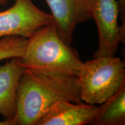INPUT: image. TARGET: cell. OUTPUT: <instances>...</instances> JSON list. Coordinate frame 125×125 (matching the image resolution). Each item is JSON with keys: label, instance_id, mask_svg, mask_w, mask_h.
<instances>
[{"label": "cell", "instance_id": "obj_1", "mask_svg": "<svg viewBox=\"0 0 125 125\" xmlns=\"http://www.w3.org/2000/svg\"><path fill=\"white\" fill-rule=\"evenodd\" d=\"M19 125H36L43 113L54 103H82L78 77L51 75L24 68L17 90Z\"/></svg>", "mask_w": 125, "mask_h": 125}, {"label": "cell", "instance_id": "obj_2", "mask_svg": "<svg viewBox=\"0 0 125 125\" xmlns=\"http://www.w3.org/2000/svg\"><path fill=\"white\" fill-rule=\"evenodd\" d=\"M21 65L51 75L78 77L83 62L78 52L59 36L53 22L36 31L29 38Z\"/></svg>", "mask_w": 125, "mask_h": 125}, {"label": "cell", "instance_id": "obj_3", "mask_svg": "<svg viewBox=\"0 0 125 125\" xmlns=\"http://www.w3.org/2000/svg\"><path fill=\"white\" fill-rule=\"evenodd\" d=\"M78 78L82 101L101 104L125 82V62L115 56L94 57L83 62Z\"/></svg>", "mask_w": 125, "mask_h": 125}, {"label": "cell", "instance_id": "obj_4", "mask_svg": "<svg viewBox=\"0 0 125 125\" xmlns=\"http://www.w3.org/2000/svg\"><path fill=\"white\" fill-rule=\"evenodd\" d=\"M91 19L97 27L98 45L93 57L115 56L120 43L124 44L125 31L118 24L119 7L117 0H91Z\"/></svg>", "mask_w": 125, "mask_h": 125}, {"label": "cell", "instance_id": "obj_5", "mask_svg": "<svg viewBox=\"0 0 125 125\" xmlns=\"http://www.w3.org/2000/svg\"><path fill=\"white\" fill-rule=\"evenodd\" d=\"M10 8L0 12V38L20 36L29 38L36 31L53 22L51 14L39 9L32 0H14Z\"/></svg>", "mask_w": 125, "mask_h": 125}, {"label": "cell", "instance_id": "obj_6", "mask_svg": "<svg viewBox=\"0 0 125 125\" xmlns=\"http://www.w3.org/2000/svg\"><path fill=\"white\" fill-rule=\"evenodd\" d=\"M59 35L71 45L76 27L91 19V0H45Z\"/></svg>", "mask_w": 125, "mask_h": 125}, {"label": "cell", "instance_id": "obj_7", "mask_svg": "<svg viewBox=\"0 0 125 125\" xmlns=\"http://www.w3.org/2000/svg\"><path fill=\"white\" fill-rule=\"evenodd\" d=\"M98 109L99 106L94 104L59 101L47 109L36 125H91Z\"/></svg>", "mask_w": 125, "mask_h": 125}, {"label": "cell", "instance_id": "obj_8", "mask_svg": "<svg viewBox=\"0 0 125 125\" xmlns=\"http://www.w3.org/2000/svg\"><path fill=\"white\" fill-rule=\"evenodd\" d=\"M24 70L20 57H13L0 65V115L4 119H15L17 90Z\"/></svg>", "mask_w": 125, "mask_h": 125}, {"label": "cell", "instance_id": "obj_9", "mask_svg": "<svg viewBox=\"0 0 125 125\" xmlns=\"http://www.w3.org/2000/svg\"><path fill=\"white\" fill-rule=\"evenodd\" d=\"M101 104L91 125H125V82L113 96Z\"/></svg>", "mask_w": 125, "mask_h": 125}, {"label": "cell", "instance_id": "obj_10", "mask_svg": "<svg viewBox=\"0 0 125 125\" xmlns=\"http://www.w3.org/2000/svg\"><path fill=\"white\" fill-rule=\"evenodd\" d=\"M27 43V38L20 36H8L0 38V61L21 57Z\"/></svg>", "mask_w": 125, "mask_h": 125}, {"label": "cell", "instance_id": "obj_11", "mask_svg": "<svg viewBox=\"0 0 125 125\" xmlns=\"http://www.w3.org/2000/svg\"><path fill=\"white\" fill-rule=\"evenodd\" d=\"M119 7V17L121 20V27L125 30V0H118Z\"/></svg>", "mask_w": 125, "mask_h": 125}, {"label": "cell", "instance_id": "obj_12", "mask_svg": "<svg viewBox=\"0 0 125 125\" xmlns=\"http://www.w3.org/2000/svg\"><path fill=\"white\" fill-rule=\"evenodd\" d=\"M0 125H17L15 119H4L0 121Z\"/></svg>", "mask_w": 125, "mask_h": 125}, {"label": "cell", "instance_id": "obj_13", "mask_svg": "<svg viewBox=\"0 0 125 125\" xmlns=\"http://www.w3.org/2000/svg\"><path fill=\"white\" fill-rule=\"evenodd\" d=\"M8 2V0H0V5H5Z\"/></svg>", "mask_w": 125, "mask_h": 125}]
</instances>
